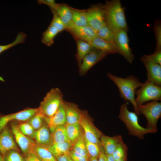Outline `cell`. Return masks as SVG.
I'll return each mask as SVG.
<instances>
[{"label":"cell","mask_w":161,"mask_h":161,"mask_svg":"<svg viewBox=\"0 0 161 161\" xmlns=\"http://www.w3.org/2000/svg\"><path fill=\"white\" fill-rule=\"evenodd\" d=\"M0 161H4L3 156L0 154Z\"/></svg>","instance_id":"cell-47"},{"label":"cell","mask_w":161,"mask_h":161,"mask_svg":"<svg viewBox=\"0 0 161 161\" xmlns=\"http://www.w3.org/2000/svg\"><path fill=\"white\" fill-rule=\"evenodd\" d=\"M127 150L126 145L123 141L118 145L112 155L115 161L126 158Z\"/></svg>","instance_id":"cell-32"},{"label":"cell","mask_w":161,"mask_h":161,"mask_svg":"<svg viewBox=\"0 0 161 161\" xmlns=\"http://www.w3.org/2000/svg\"><path fill=\"white\" fill-rule=\"evenodd\" d=\"M38 111V108H29L16 113L0 116V132L9 122L26 121L37 113Z\"/></svg>","instance_id":"cell-11"},{"label":"cell","mask_w":161,"mask_h":161,"mask_svg":"<svg viewBox=\"0 0 161 161\" xmlns=\"http://www.w3.org/2000/svg\"><path fill=\"white\" fill-rule=\"evenodd\" d=\"M89 161H98L97 158L92 157H89Z\"/></svg>","instance_id":"cell-46"},{"label":"cell","mask_w":161,"mask_h":161,"mask_svg":"<svg viewBox=\"0 0 161 161\" xmlns=\"http://www.w3.org/2000/svg\"><path fill=\"white\" fill-rule=\"evenodd\" d=\"M65 126L69 141L73 145L83 133L80 123L66 124Z\"/></svg>","instance_id":"cell-26"},{"label":"cell","mask_w":161,"mask_h":161,"mask_svg":"<svg viewBox=\"0 0 161 161\" xmlns=\"http://www.w3.org/2000/svg\"><path fill=\"white\" fill-rule=\"evenodd\" d=\"M107 161H115L112 155H106Z\"/></svg>","instance_id":"cell-45"},{"label":"cell","mask_w":161,"mask_h":161,"mask_svg":"<svg viewBox=\"0 0 161 161\" xmlns=\"http://www.w3.org/2000/svg\"><path fill=\"white\" fill-rule=\"evenodd\" d=\"M32 137L38 145L47 146L52 142L51 133L45 122L41 128L35 131Z\"/></svg>","instance_id":"cell-19"},{"label":"cell","mask_w":161,"mask_h":161,"mask_svg":"<svg viewBox=\"0 0 161 161\" xmlns=\"http://www.w3.org/2000/svg\"><path fill=\"white\" fill-rule=\"evenodd\" d=\"M107 76L117 87L121 97L125 101L130 102L133 105L134 112L139 115L140 113L135 101V92L143 83L138 78L133 75H129L124 78L109 73Z\"/></svg>","instance_id":"cell-1"},{"label":"cell","mask_w":161,"mask_h":161,"mask_svg":"<svg viewBox=\"0 0 161 161\" xmlns=\"http://www.w3.org/2000/svg\"><path fill=\"white\" fill-rule=\"evenodd\" d=\"M63 94L57 88L51 89L46 94L38 108V113L43 117H52L63 102Z\"/></svg>","instance_id":"cell-4"},{"label":"cell","mask_w":161,"mask_h":161,"mask_svg":"<svg viewBox=\"0 0 161 161\" xmlns=\"http://www.w3.org/2000/svg\"><path fill=\"white\" fill-rule=\"evenodd\" d=\"M51 10L53 14V18L50 25L55 27L59 32L64 30H66V28L65 25L62 22L56 10L53 9H51Z\"/></svg>","instance_id":"cell-34"},{"label":"cell","mask_w":161,"mask_h":161,"mask_svg":"<svg viewBox=\"0 0 161 161\" xmlns=\"http://www.w3.org/2000/svg\"><path fill=\"white\" fill-rule=\"evenodd\" d=\"M43 118L49 127L50 132L56 127L65 125L66 120L64 101L53 116L49 118Z\"/></svg>","instance_id":"cell-17"},{"label":"cell","mask_w":161,"mask_h":161,"mask_svg":"<svg viewBox=\"0 0 161 161\" xmlns=\"http://www.w3.org/2000/svg\"><path fill=\"white\" fill-rule=\"evenodd\" d=\"M72 149L89 159L85 145L83 132L73 144Z\"/></svg>","instance_id":"cell-29"},{"label":"cell","mask_w":161,"mask_h":161,"mask_svg":"<svg viewBox=\"0 0 161 161\" xmlns=\"http://www.w3.org/2000/svg\"><path fill=\"white\" fill-rule=\"evenodd\" d=\"M100 140L106 155H112L118 145L123 141L120 135L109 137L103 134Z\"/></svg>","instance_id":"cell-18"},{"label":"cell","mask_w":161,"mask_h":161,"mask_svg":"<svg viewBox=\"0 0 161 161\" xmlns=\"http://www.w3.org/2000/svg\"><path fill=\"white\" fill-rule=\"evenodd\" d=\"M31 153L36 155L41 161H58L46 145L36 144Z\"/></svg>","instance_id":"cell-23"},{"label":"cell","mask_w":161,"mask_h":161,"mask_svg":"<svg viewBox=\"0 0 161 161\" xmlns=\"http://www.w3.org/2000/svg\"><path fill=\"white\" fill-rule=\"evenodd\" d=\"M118 117L125 125L129 134L139 139H143L145 134L154 133L157 132L150 129L144 128L140 126L139 123L137 115L134 112L129 111L126 103L121 105Z\"/></svg>","instance_id":"cell-3"},{"label":"cell","mask_w":161,"mask_h":161,"mask_svg":"<svg viewBox=\"0 0 161 161\" xmlns=\"http://www.w3.org/2000/svg\"><path fill=\"white\" fill-rule=\"evenodd\" d=\"M70 157L74 161H89V159L82 155L71 150L69 153Z\"/></svg>","instance_id":"cell-40"},{"label":"cell","mask_w":161,"mask_h":161,"mask_svg":"<svg viewBox=\"0 0 161 161\" xmlns=\"http://www.w3.org/2000/svg\"><path fill=\"white\" fill-rule=\"evenodd\" d=\"M108 54L94 48L83 59L79 67L80 75H84L88 71L98 62L104 58Z\"/></svg>","instance_id":"cell-10"},{"label":"cell","mask_w":161,"mask_h":161,"mask_svg":"<svg viewBox=\"0 0 161 161\" xmlns=\"http://www.w3.org/2000/svg\"><path fill=\"white\" fill-rule=\"evenodd\" d=\"M0 132V154L3 157L10 150L18 151L10 130L5 127Z\"/></svg>","instance_id":"cell-14"},{"label":"cell","mask_w":161,"mask_h":161,"mask_svg":"<svg viewBox=\"0 0 161 161\" xmlns=\"http://www.w3.org/2000/svg\"><path fill=\"white\" fill-rule=\"evenodd\" d=\"M72 9V22L74 25L79 27L89 25L84 10Z\"/></svg>","instance_id":"cell-28"},{"label":"cell","mask_w":161,"mask_h":161,"mask_svg":"<svg viewBox=\"0 0 161 161\" xmlns=\"http://www.w3.org/2000/svg\"><path fill=\"white\" fill-rule=\"evenodd\" d=\"M59 32L55 27L50 25L46 30L42 33V42L47 46H51L54 42V38Z\"/></svg>","instance_id":"cell-27"},{"label":"cell","mask_w":161,"mask_h":161,"mask_svg":"<svg viewBox=\"0 0 161 161\" xmlns=\"http://www.w3.org/2000/svg\"><path fill=\"white\" fill-rule=\"evenodd\" d=\"M140 113L146 117L147 123V128L157 131V123L161 116V103L152 101L138 106Z\"/></svg>","instance_id":"cell-6"},{"label":"cell","mask_w":161,"mask_h":161,"mask_svg":"<svg viewBox=\"0 0 161 161\" xmlns=\"http://www.w3.org/2000/svg\"><path fill=\"white\" fill-rule=\"evenodd\" d=\"M154 30L157 42L156 50H161V27L160 24L155 25Z\"/></svg>","instance_id":"cell-39"},{"label":"cell","mask_w":161,"mask_h":161,"mask_svg":"<svg viewBox=\"0 0 161 161\" xmlns=\"http://www.w3.org/2000/svg\"><path fill=\"white\" fill-rule=\"evenodd\" d=\"M135 101L138 106L151 100L161 99V87L146 80L135 92Z\"/></svg>","instance_id":"cell-5"},{"label":"cell","mask_w":161,"mask_h":161,"mask_svg":"<svg viewBox=\"0 0 161 161\" xmlns=\"http://www.w3.org/2000/svg\"><path fill=\"white\" fill-rule=\"evenodd\" d=\"M69 161H74L72 159H71L70 157H69Z\"/></svg>","instance_id":"cell-49"},{"label":"cell","mask_w":161,"mask_h":161,"mask_svg":"<svg viewBox=\"0 0 161 161\" xmlns=\"http://www.w3.org/2000/svg\"><path fill=\"white\" fill-rule=\"evenodd\" d=\"M27 35L24 32H19L13 42L8 44L5 45H0V54L4 51L15 46L16 45L22 43L25 41V39ZM0 80L4 81L3 79L0 76Z\"/></svg>","instance_id":"cell-31"},{"label":"cell","mask_w":161,"mask_h":161,"mask_svg":"<svg viewBox=\"0 0 161 161\" xmlns=\"http://www.w3.org/2000/svg\"><path fill=\"white\" fill-rule=\"evenodd\" d=\"M147 71V80L159 86H161V65L156 63L146 61L141 57Z\"/></svg>","instance_id":"cell-15"},{"label":"cell","mask_w":161,"mask_h":161,"mask_svg":"<svg viewBox=\"0 0 161 161\" xmlns=\"http://www.w3.org/2000/svg\"><path fill=\"white\" fill-rule=\"evenodd\" d=\"M76 40L77 52L75 56L79 67L83 58L94 48L89 43L80 40Z\"/></svg>","instance_id":"cell-24"},{"label":"cell","mask_w":161,"mask_h":161,"mask_svg":"<svg viewBox=\"0 0 161 161\" xmlns=\"http://www.w3.org/2000/svg\"><path fill=\"white\" fill-rule=\"evenodd\" d=\"M84 12L88 25L96 32L106 25L103 6H94Z\"/></svg>","instance_id":"cell-8"},{"label":"cell","mask_w":161,"mask_h":161,"mask_svg":"<svg viewBox=\"0 0 161 161\" xmlns=\"http://www.w3.org/2000/svg\"><path fill=\"white\" fill-rule=\"evenodd\" d=\"M12 133L16 141L23 154L26 156L30 153L36 143L32 139L24 134L20 131L18 126L12 123L11 125Z\"/></svg>","instance_id":"cell-12"},{"label":"cell","mask_w":161,"mask_h":161,"mask_svg":"<svg viewBox=\"0 0 161 161\" xmlns=\"http://www.w3.org/2000/svg\"><path fill=\"white\" fill-rule=\"evenodd\" d=\"M38 3L45 4L48 5L51 9L55 10L60 4L56 3L53 0H38Z\"/></svg>","instance_id":"cell-41"},{"label":"cell","mask_w":161,"mask_h":161,"mask_svg":"<svg viewBox=\"0 0 161 161\" xmlns=\"http://www.w3.org/2000/svg\"><path fill=\"white\" fill-rule=\"evenodd\" d=\"M67 30L76 40H80L89 43L97 36V32L89 25L79 27L73 24Z\"/></svg>","instance_id":"cell-13"},{"label":"cell","mask_w":161,"mask_h":161,"mask_svg":"<svg viewBox=\"0 0 161 161\" xmlns=\"http://www.w3.org/2000/svg\"><path fill=\"white\" fill-rule=\"evenodd\" d=\"M26 161H41L36 155L32 153H30L26 156Z\"/></svg>","instance_id":"cell-42"},{"label":"cell","mask_w":161,"mask_h":161,"mask_svg":"<svg viewBox=\"0 0 161 161\" xmlns=\"http://www.w3.org/2000/svg\"><path fill=\"white\" fill-rule=\"evenodd\" d=\"M116 161H127V157L123 158L121 159Z\"/></svg>","instance_id":"cell-48"},{"label":"cell","mask_w":161,"mask_h":161,"mask_svg":"<svg viewBox=\"0 0 161 161\" xmlns=\"http://www.w3.org/2000/svg\"><path fill=\"white\" fill-rule=\"evenodd\" d=\"M66 124H72L79 123L83 116V112L74 103L64 101Z\"/></svg>","instance_id":"cell-16"},{"label":"cell","mask_w":161,"mask_h":161,"mask_svg":"<svg viewBox=\"0 0 161 161\" xmlns=\"http://www.w3.org/2000/svg\"><path fill=\"white\" fill-rule=\"evenodd\" d=\"M98 161H107V157L101 145L100 146V152L97 158Z\"/></svg>","instance_id":"cell-43"},{"label":"cell","mask_w":161,"mask_h":161,"mask_svg":"<svg viewBox=\"0 0 161 161\" xmlns=\"http://www.w3.org/2000/svg\"><path fill=\"white\" fill-rule=\"evenodd\" d=\"M85 142L89 158L92 157L98 158L100 152V146L101 145H99L90 142L85 138Z\"/></svg>","instance_id":"cell-33"},{"label":"cell","mask_w":161,"mask_h":161,"mask_svg":"<svg viewBox=\"0 0 161 161\" xmlns=\"http://www.w3.org/2000/svg\"><path fill=\"white\" fill-rule=\"evenodd\" d=\"M44 121L43 116L38 112L30 119L28 123L36 130L42 126Z\"/></svg>","instance_id":"cell-36"},{"label":"cell","mask_w":161,"mask_h":161,"mask_svg":"<svg viewBox=\"0 0 161 161\" xmlns=\"http://www.w3.org/2000/svg\"><path fill=\"white\" fill-rule=\"evenodd\" d=\"M73 145L70 142H66L60 143H51L47 146L50 152L56 159L58 157L64 154L69 155Z\"/></svg>","instance_id":"cell-21"},{"label":"cell","mask_w":161,"mask_h":161,"mask_svg":"<svg viewBox=\"0 0 161 161\" xmlns=\"http://www.w3.org/2000/svg\"><path fill=\"white\" fill-rule=\"evenodd\" d=\"M114 45L119 53L130 63H132L134 58L129 45L127 31L120 30L115 32Z\"/></svg>","instance_id":"cell-7"},{"label":"cell","mask_w":161,"mask_h":161,"mask_svg":"<svg viewBox=\"0 0 161 161\" xmlns=\"http://www.w3.org/2000/svg\"><path fill=\"white\" fill-rule=\"evenodd\" d=\"M79 123L85 139L90 142L101 145L100 138L103 134L93 125L85 112H83V116Z\"/></svg>","instance_id":"cell-9"},{"label":"cell","mask_w":161,"mask_h":161,"mask_svg":"<svg viewBox=\"0 0 161 161\" xmlns=\"http://www.w3.org/2000/svg\"><path fill=\"white\" fill-rule=\"evenodd\" d=\"M97 34L98 36L107 42L111 43L114 46V39L115 32L111 30L106 25L100 28L97 32Z\"/></svg>","instance_id":"cell-30"},{"label":"cell","mask_w":161,"mask_h":161,"mask_svg":"<svg viewBox=\"0 0 161 161\" xmlns=\"http://www.w3.org/2000/svg\"><path fill=\"white\" fill-rule=\"evenodd\" d=\"M55 10L65 25L66 30H67L73 24L72 9L66 5L60 4Z\"/></svg>","instance_id":"cell-22"},{"label":"cell","mask_w":161,"mask_h":161,"mask_svg":"<svg viewBox=\"0 0 161 161\" xmlns=\"http://www.w3.org/2000/svg\"><path fill=\"white\" fill-rule=\"evenodd\" d=\"M94 48L109 54L118 53L115 46L97 36L94 38L89 43Z\"/></svg>","instance_id":"cell-20"},{"label":"cell","mask_w":161,"mask_h":161,"mask_svg":"<svg viewBox=\"0 0 161 161\" xmlns=\"http://www.w3.org/2000/svg\"><path fill=\"white\" fill-rule=\"evenodd\" d=\"M51 133L52 137L51 143H60L70 142L68 137L65 125L56 127Z\"/></svg>","instance_id":"cell-25"},{"label":"cell","mask_w":161,"mask_h":161,"mask_svg":"<svg viewBox=\"0 0 161 161\" xmlns=\"http://www.w3.org/2000/svg\"><path fill=\"white\" fill-rule=\"evenodd\" d=\"M142 58L146 61H151L161 65V50H155L153 54L148 55H145Z\"/></svg>","instance_id":"cell-37"},{"label":"cell","mask_w":161,"mask_h":161,"mask_svg":"<svg viewBox=\"0 0 161 161\" xmlns=\"http://www.w3.org/2000/svg\"><path fill=\"white\" fill-rule=\"evenodd\" d=\"M103 7L106 24L111 30L114 32L128 30L124 10L119 0L108 1Z\"/></svg>","instance_id":"cell-2"},{"label":"cell","mask_w":161,"mask_h":161,"mask_svg":"<svg viewBox=\"0 0 161 161\" xmlns=\"http://www.w3.org/2000/svg\"></svg>","instance_id":"cell-50"},{"label":"cell","mask_w":161,"mask_h":161,"mask_svg":"<svg viewBox=\"0 0 161 161\" xmlns=\"http://www.w3.org/2000/svg\"><path fill=\"white\" fill-rule=\"evenodd\" d=\"M18 127L21 132L27 136L32 137L35 131V130L29 123H23Z\"/></svg>","instance_id":"cell-38"},{"label":"cell","mask_w":161,"mask_h":161,"mask_svg":"<svg viewBox=\"0 0 161 161\" xmlns=\"http://www.w3.org/2000/svg\"><path fill=\"white\" fill-rule=\"evenodd\" d=\"M69 154H65L58 157L56 159L58 161H69Z\"/></svg>","instance_id":"cell-44"},{"label":"cell","mask_w":161,"mask_h":161,"mask_svg":"<svg viewBox=\"0 0 161 161\" xmlns=\"http://www.w3.org/2000/svg\"><path fill=\"white\" fill-rule=\"evenodd\" d=\"M4 161H26L18 151L11 150L7 152L3 156Z\"/></svg>","instance_id":"cell-35"}]
</instances>
